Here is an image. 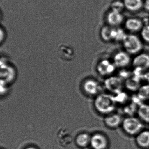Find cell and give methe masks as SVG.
<instances>
[{
    "label": "cell",
    "mask_w": 149,
    "mask_h": 149,
    "mask_svg": "<svg viewBox=\"0 0 149 149\" xmlns=\"http://www.w3.org/2000/svg\"><path fill=\"white\" fill-rule=\"evenodd\" d=\"M94 104L98 112L107 116L115 111L117 103L114 95L102 93L97 95Z\"/></svg>",
    "instance_id": "cell-1"
},
{
    "label": "cell",
    "mask_w": 149,
    "mask_h": 149,
    "mask_svg": "<svg viewBox=\"0 0 149 149\" xmlns=\"http://www.w3.org/2000/svg\"><path fill=\"white\" fill-rule=\"evenodd\" d=\"M121 125L124 131L131 136H136L143 128V122L134 116H128L124 118Z\"/></svg>",
    "instance_id": "cell-2"
},
{
    "label": "cell",
    "mask_w": 149,
    "mask_h": 149,
    "mask_svg": "<svg viewBox=\"0 0 149 149\" xmlns=\"http://www.w3.org/2000/svg\"><path fill=\"white\" fill-rule=\"evenodd\" d=\"M123 43L125 51L130 54H138L143 49V42L135 35H127Z\"/></svg>",
    "instance_id": "cell-3"
},
{
    "label": "cell",
    "mask_w": 149,
    "mask_h": 149,
    "mask_svg": "<svg viewBox=\"0 0 149 149\" xmlns=\"http://www.w3.org/2000/svg\"><path fill=\"white\" fill-rule=\"evenodd\" d=\"M124 86L123 79L118 76H111L104 80V88L114 95L123 91Z\"/></svg>",
    "instance_id": "cell-4"
},
{
    "label": "cell",
    "mask_w": 149,
    "mask_h": 149,
    "mask_svg": "<svg viewBox=\"0 0 149 149\" xmlns=\"http://www.w3.org/2000/svg\"><path fill=\"white\" fill-rule=\"evenodd\" d=\"M116 67L113 63L108 59H103L100 61L97 67V70L99 74L102 76H111L115 72Z\"/></svg>",
    "instance_id": "cell-5"
},
{
    "label": "cell",
    "mask_w": 149,
    "mask_h": 149,
    "mask_svg": "<svg viewBox=\"0 0 149 149\" xmlns=\"http://www.w3.org/2000/svg\"><path fill=\"white\" fill-rule=\"evenodd\" d=\"M113 62L116 68H124L127 67L131 62L130 54L126 51H119L113 56Z\"/></svg>",
    "instance_id": "cell-6"
},
{
    "label": "cell",
    "mask_w": 149,
    "mask_h": 149,
    "mask_svg": "<svg viewBox=\"0 0 149 149\" xmlns=\"http://www.w3.org/2000/svg\"><path fill=\"white\" fill-rule=\"evenodd\" d=\"M91 145L94 149H106L109 144L107 137L101 133H96L91 137Z\"/></svg>",
    "instance_id": "cell-7"
},
{
    "label": "cell",
    "mask_w": 149,
    "mask_h": 149,
    "mask_svg": "<svg viewBox=\"0 0 149 149\" xmlns=\"http://www.w3.org/2000/svg\"><path fill=\"white\" fill-rule=\"evenodd\" d=\"M132 64L134 68L140 69L146 71L149 69V55L141 53L137 55L132 60Z\"/></svg>",
    "instance_id": "cell-8"
},
{
    "label": "cell",
    "mask_w": 149,
    "mask_h": 149,
    "mask_svg": "<svg viewBox=\"0 0 149 149\" xmlns=\"http://www.w3.org/2000/svg\"><path fill=\"white\" fill-rule=\"evenodd\" d=\"M123 120L122 116L119 114L111 113L106 116L104 119V123L108 128L115 129L122 125Z\"/></svg>",
    "instance_id": "cell-9"
},
{
    "label": "cell",
    "mask_w": 149,
    "mask_h": 149,
    "mask_svg": "<svg viewBox=\"0 0 149 149\" xmlns=\"http://www.w3.org/2000/svg\"><path fill=\"white\" fill-rule=\"evenodd\" d=\"M1 80L4 81L6 82H10L13 80L15 77V70L13 68L8 64L7 63L3 60V61H1Z\"/></svg>",
    "instance_id": "cell-10"
},
{
    "label": "cell",
    "mask_w": 149,
    "mask_h": 149,
    "mask_svg": "<svg viewBox=\"0 0 149 149\" xmlns=\"http://www.w3.org/2000/svg\"><path fill=\"white\" fill-rule=\"evenodd\" d=\"M84 89L88 95H95L100 92L101 87L97 81L93 79H88L84 82Z\"/></svg>",
    "instance_id": "cell-11"
},
{
    "label": "cell",
    "mask_w": 149,
    "mask_h": 149,
    "mask_svg": "<svg viewBox=\"0 0 149 149\" xmlns=\"http://www.w3.org/2000/svg\"><path fill=\"white\" fill-rule=\"evenodd\" d=\"M137 145L143 149H149V130H143L136 136Z\"/></svg>",
    "instance_id": "cell-12"
},
{
    "label": "cell",
    "mask_w": 149,
    "mask_h": 149,
    "mask_svg": "<svg viewBox=\"0 0 149 149\" xmlns=\"http://www.w3.org/2000/svg\"><path fill=\"white\" fill-rule=\"evenodd\" d=\"M123 16L122 13L111 11L107 16L108 24L110 26L116 27L121 25L123 21Z\"/></svg>",
    "instance_id": "cell-13"
},
{
    "label": "cell",
    "mask_w": 149,
    "mask_h": 149,
    "mask_svg": "<svg viewBox=\"0 0 149 149\" xmlns=\"http://www.w3.org/2000/svg\"><path fill=\"white\" fill-rule=\"evenodd\" d=\"M57 136L59 143L63 146L68 145L72 143V135L68 129L65 128L60 129Z\"/></svg>",
    "instance_id": "cell-14"
},
{
    "label": "cell",
    "mask_w": 149,
    "mask_h": 149,
    "mask_svg": "<svg viewBox=\"0 0 149 149\" xmlns=\"http://www.w3.org/2000/svg\"><path fill=\"white\" fill-rule=\"evenodd\" d=\"M125 28L131 32L141 31L143 27L142 21L136 18H130L126 21L125 24Z\"/></svg>",
    "instance_id": "cell-15"
},
{
    "label": "cell",
    "mask_w": 149,
    "mask_h": 149,
    "mask_svg": "<svg viewBox=\"0 0 149 149\" xmlns=\"http://www.w3.org/2000/svg\"><path fill=\"white\" fill-rule=\"evenodd\" d=\"M58 54L61 58L66 61L71 60L74 57V50L68 45H61L58 48Z\"/></svg>",
    "instance_id": "cell-16"
},
{
    "label": "cell",
    "mask_w": 149,
    "mask_h": 149,
    "mask_svg": "<svg viewBox=\"0 0 149 149\" xmlns=\"http://www.w3.org/2000/svg\"><path fill=\"white\" fill-rule=\"evenodd\" d=\"M125 8L131 12H136L140 10L143 6L142 0H123Z\"/></svg>",
    "instance_id": "cell-17"
},
{
    "label": "cell",
    "mask_w": 149,
    "mask_h": 149,
    "mask_svg": "<svg viewBox=\"0 0 149 149\" xmlns=\"http://www.w3.org/2000/svg\"><path fill=\"white\" fill-rule=\"evenodd\" d=\"M137 114L142 122L149 123V104L143 103L139 106Z\"/></svg>",
    "instance_id": "cell-18"
},
{
    "label": "cell",
    "mask_w": 149,
    "mask_h": 149,
    "mask_svg": "<svg viewBox=\"0 0 149 149\" xmlns=\"http://www.w3.org/2000/svg\"><path fill=\"white\" fill-rule=\"evenodd\" d=\"M140 81L141 80L132 76L125 80L124 86L130 91L137 92L141 86Z\"/></svg>",
    "instance_id": "cell-19"
},
{
    "label": "cell",
    "mask_w": 149,
    "mask_h": 149,
    "mask_svg": "<svg viewBox=\"0 0 149 149\" xmlns=\"http://www.w3.org/2000/svg\"><path fill=\"white\" fill-rule=\"evenodd\" d=\"M113 28L110 26H105L102 28L101 36L104 41L109 42L112 40Z\"/></svg>",
    "instance_id": "cell-20"
},
{
    "label": "cell",
    "mask_w": 149,
    "mask_h": 149,
    "mask_svg": "<svg viewBox=\"0 0 149 149\" xmlns=\"http://www.w3.org/2000/svg\"><path fill=\"white\" fill-rule=\"evenodd\" d=\"M91 137L87 133H82L77 136L76 142L80 147H85L90 143Z\"/></svg>",
    "instance_id": "cell-21"
},
{
    "label": "cell",
    "mask_w": 149,
    "mask_h": 149,
    "mask_svg": "<svg viewBox=\"0 0 149 149\" xmlns=\"http://www.w3.org/2000/svg\"><path fill=\"white\" fill-rule=\"evenodd\" d=\"M137 94L143 102L149 100V84L141 85L138 91Z\"/></svg>",
    "instance_id": "cell-22"
},
{
    "label": "cell",
    "mask_w": 149,
    "mask_h": 149,
    "mask_svg": "<svg viewBox=\"0 0 149 149\" xmlns=\"http://www.w3.org/2000/svg\"><path fill=\"white\" fill-rule=\"evenodd\" d=\"M127 35L122 29L119 28H113L112 40L116 42H123Z\"/></svg>",
    "instance_id": "cell-23"
},
{
    "label": "cell",
    "mask_w": 149,
    "mask_h": 149,
    "mask_svg": "<svg viewBox=\"0 0 149 149\" xmlns=\"http://www.w3.org/2000/svg\"><path fill=\"white\" fill-rule=\"evenodd\" d=\"M138 106L132 102L126 104L123 109L125 114L128 116H133L135 113H137Z\"/></svg>",
    "instance_id": "cell-24"
},
{
    "label": "cell",
    "mask_w": 149,
    "mask_h": 149,
    "mask_svg": "<svg viewBox=\"0 0 149 149\" xmlns=\"http://www.w3.org/2000/svg\"><path fill=\"white\" fill-rule=\"evenodd\" d=\"M114 96L117 104H124L126 103V102H127L129 99V96L128 94L123 91H122L121 92L114 95Z\"/></svg>",
    "instance_id": "cell-25"
},
{
    "label": "cell",
    "mask_w": 149,
    "mask_h": 149,
    "mask_svg": "<svg viewBox=\"0 0 149 149\" xmlns=\"http://www.w3.org/2000/svg\"><path fill=\"white\" fill-rule=\"evenodd\" d=\"M111 11L118 13H122L125 8L124 4L123 1H115L111 4Z\"/></svg>",
    "instance_id": "cell-26"
},
{
    "label": "cell",
    "mask_w": 149,
    "mask_h": 149,
    "mask_svg": "<svg viewBox=\"0 0 149 149\" xmlns=\"http://www.w3.org/2000/svg\"><path fill=\"white\" fill-rule=\"evenodd\" d=\"M141 36L146 42L149 43V25H146L141 30Z\"/></svg>",
    "instance_id": "cell-27"
},
{
    "label": "cell",
    "mask_w": 149,
    "mask_h": 149,
    "mask_svg": "<svg viewBox=\"0 0 149 149\" xmlns=\"http://www.w3.org/2000/svg\"><path fill=\"white\" fill-rule=\"evenodd\" d=\"M132 75V73H130L127 70H123L120 71L119 76H118V77H119L123 80L125 79L126 80V79L131 77V76Z\"/></svg>",
    "instance_id": "cell-28"
},
{
    "label": "cell",
    "mask_w": 149,
    "mask_h": 149,
    "mask_svg": "<svg viewBox=\"0 0 149 149\" xmlns=\"http://www.w3.org/2000/svg\"><path fill=\"white\" fill-rule=\"evenodd\" d=\"M142 80L147 82V83L149 84V71L145 72L143 74Z\"/></svg>",
    "instance_id": "cell-29"
},
{
    "label": "cell",
    "mask_w": 149,
    "mask_h": 149,
    "mask_svg": "<svg viewBox=\"0 0 149 149\" xmlns=\"http://www.w3.org/2000/svg\"><path fill=\"white\" fill-rule=\"evenodd\" d=\"M143 7L146 10L149 12V0H145L144 1Z\"/></svg>",
    "instance_id": "cell-30"
},
{
    "label": "cell",
    "mask_w": 149,
    "mask_h": 149,
    "mask_svg": "<svg viewBox=\"0 0 149 149\" xmlns=\"http://www.w3.org/2000/svg\"><path fill=\"white\" fill-rule=\"evenodd\" d=\"M36 149V148H35V147H28V148H26V149Z\"/></svg>",
    "instance_id": "cell-31"
},
{
    "label": "cell",
    "mask_w": 149,
    "mask_h": 149,
    "mask_svg": "<svg viewBox=\"0 0 149 149\" xmlns=\"http://www.w3.org/2000/svg\"><path fill=\"white\" fill-rule=\"evenodd\" d=\"M148 130H149V129H148Z\"/></svg>",
    "instance_id": "cell-32"
}]
</instances>
